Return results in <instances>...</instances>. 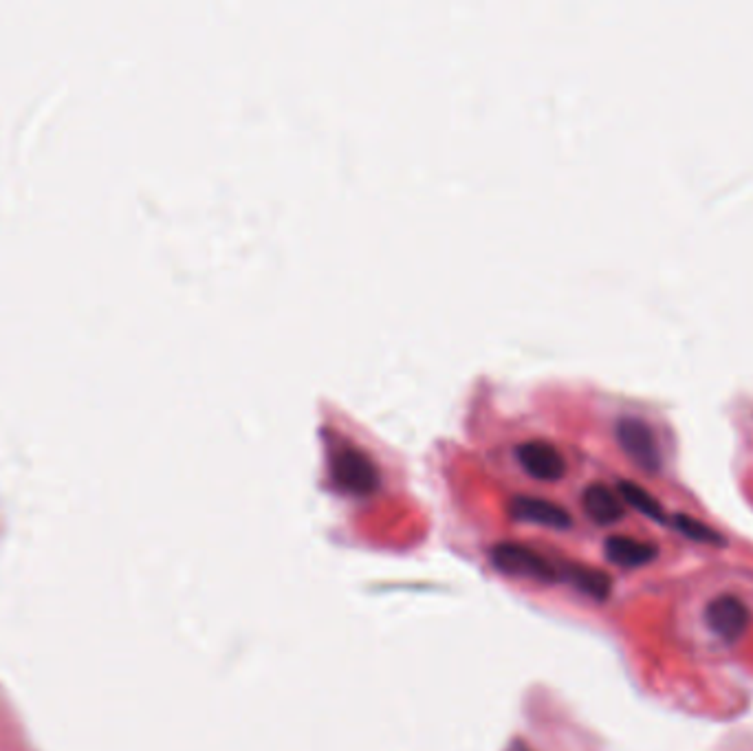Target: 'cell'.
I'll return each mask as SVG.
<instances>
[{"label": "cell", "instance_id": "7", "mask_svg": "<svg viewBox=\"0 0 753 751\" xmlns=\"http://www.w3.org/2000/svg\"><path fill=\"white\" fill-rule=\"evenodd\" d=\"M604 553L608 562H613L619 569H641L646 564L657 560V544L628 538V536H610L604 544Z\"/></svg>", "mask_w": 753, "mask_h": 751}, {"label": "cell", "instance_id": "11", "mask_svg": "<svg viewBox=\"0 0 753 751\" xmlns=\"http://www.w3.org/2000/svg\"><path fill=\"white\" fill-rule=\"evenodd\" d=\"M672 525H674L676 531L681 533V536H685L687 540H692V542L707 544V547H723V544H725V538L720 536L716 529H712L709 525H705L703 520H696L692 516L676 514V516H672Z\"/></svg>", "mask_w": 753, "mask_h": 751}, {"label": "cell", "instance_id": "6", "mask_svg": "<svg viewBox=\"0 0 753 751\" xmlns=\"http://www.w3.org/2000/svg\"><path fill=\"white\" fill-rule=\"evenodd\" d=\"M511 516L547 529H569L573 525V518L564 507L536 496H518L511 500Z\"/></svg>", "mask_w": 753, "mask_h": 751}, {"label": "cell", "instance_id": "5", "mask_svg": "<svg viewBox=\"0 0 753 751\" xmlns=\"http://www.w3.org/2000/svg\"><path fill=\"white\" fill-rule=\"evenodd\" d=\"M518 461L531 478L544 483L560 481L566 474V461L562 452L549 441H525L516 450Z\"/></svg>", "mask_w": 753, "mask_h": 751}, {"label": "cell", "instance_id": "10", "mask_svg": "<svg viewBox=\"0 0 753 751\" xmlns=\"http://www.w3.org/2000/svg\"><path fill=\"white\" fill-rule=\"evenodd\" d=\"M617 494L621 496L624 503H628L632 509H637L639 514L648 516L654 522H665V511L661 503L648 492V489H643L641 485L632 481H619Z\"/></svg>", "mask_w": 753, "mask_h": 751}, {"label": "cell", "instance_id": "1", "mask_svg": "<svg viewBox=\"0 0 753 751\" xmlns=\"http://www.w3.org/2000/svg\"><path fill=\"white\" fill-rule=\"evenodd\" d=\"M491 564L511 578H525L538 582H555L562 578V571L555 569V564L544 558L542 553L533 551L525 544L500 542L491 549Z\"/></svg>", "mask_w": 753, "mask_h": 751}, {"label": "cell", "instance_id": "4", "mask_svg": "<svg viewBox=\"0 0 753 751\" xmlns=\"http://www.w3.org/2000/svg\"><path fill=\"white\" fill-rule=\"evenodd\" d=\"M751 615L747 604L736 595H718L705 608V624L725 641H736L749 628Z\"/></svg>", "mask_w": 753, "mask_h": 751}, {"label": "cell", "instance_id": "3", "mask_svg": "<svg viewBox=\"0 0 753 751\" xmlns=\"http://www.w3.org/2000/svg\"><path fill=\"white\" fill-rule=\"evenodd\" d=\"M617 441L632 461H635L641 470L657 472L661 467V450L657 437H654L652 428L643 419L637 417H624L617 421L615 426Z\"/></svg>", "mask_w": 753, "mask_h": 751}, {"label": "cell", "instance_id": "8", "mask_svg": "<svg viewBox=\"0 0 753 751\" xmlns=\"http://www.w3.org/2000/svg\"><path fill=\"white\" fill-rule=\"evenodd\" d=\"M582 507L586 516L597 522V525H615V522L624 518V500L602 483L588 485L584 489Z\"/></svg>", "mask_w": 753, "mask_h": 751}, {"label": "cell", "instance_id": "2", "mask_svg": "<svg viewBox=\"0 0 753 751\" xmlns=\"http://www.w3.org/2000/svg\"><path fill=\"white\" fill-rule=\"evenodd\" d=\"M331 474L335 485L353 496H368L379 487L377 465L357 448H342L337 452L331 461Z\"/></svg>", "mask_w": 753, "mask_h": 751}, {"label": "cell", "instance_id": "9", "mask_svg": "<svg viewBox=\"0 0 753 751\" xmlns=\"http://www.w3.org/2000/svg\"><path fill=\"white\" fill-rule=\"evenodd\" d=\"M562 578L571 580L582 593H586L588 597H593V600H599V602L606 600V597L610 595V589H613V582H610L606 573L597 569H588V567H575V564L566 571H562Z\"/></svg>", "mask_w": 753, "mask_h": 751}]
</instances>
